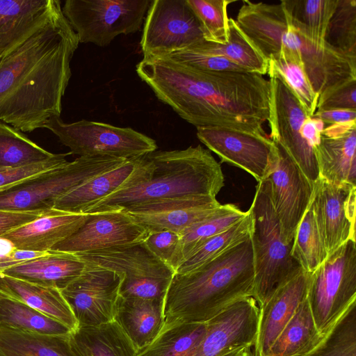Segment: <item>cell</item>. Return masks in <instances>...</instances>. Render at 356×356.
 Listing matches in <instances>:
<instances>
[{
    "label": "cell",
    "instance_id": "1",
    "mask_svg": "<svg viewBox=\"0 0 356 356\" xmlns=\"http://www.w3.org/2000/svg\"><path fill=\"white\" fill-rule=\"evenodd\" d=\"M79 44L60 4L44 26L0 60V121L31 132L60 117Z\"/></svg>",
    "mask_w": 356,
    "mask_h": 356
},
{
    "label": "cell",
    "instance_id": "2",
    "mask_svg": "<svg viewBox=\"0 0 356 356\" xmlns=\"http://www.w3.org/2000/svg\"><path fill=\"white\" fill-rule=\"evenodd\" d=\"M220 165L200 145L154 151L140 156L129 181L86 213L123 211L131 207L190 195L216 197L224 186Z\"/></svg>",
    "mask_w": 356,
    "mask_h": 356
},
{
    "label": "cell",
    "instance_id": "3",
    "mask_svg": "<svg viewBox=\"0 0 356 356\" xmlns=\"http://www.w3.org/2000/svg\"><path fill=\"white\" fill-rule=\"evenodd\" d=\"M250 235L197 268L174 274L164 299L163 327L206 323L235 301L252 296Z\"/></svg>",
    "mask_w": 356,
    "mask_h": 356
},
{
    "label": "cell",
    "instance_id": "4",
    "mask_svg": "<svg viewBox=\"0 0 356 356\" xmlns=\"http://www.w3.org/2000/svg\"><path fill=\"white\" fill-rule=\"evenodd\" d=\"M238 25L267 60L281 49L298 55L318 96L330 86L356 79V56L329 44L314 45L292 25L283 1L248 3L238 16Z\"/></svg>",
    "mask_w": 356,
    "mask_h": 356
},
{
    "label": "cell",
    "instance_id": "5",
    "mask_svg": "<svg viewBox=\"0 0 356 356\" xmlns=\"http://www.w3.org/2000/svg\"><path fill=\"white\" fill-rule=\"evenodd\" d=\"M250 211L254 266L252 297L262 307L275 291L302 270L291 255L270 197V182H258Z\"/></svg>",
    "mask_w": 356,
    "mask_h": 356
},
{
    "label": "cell",
    "instance_id": "6",
    "mask_svg": "<svg viewBox=\"0 0 356 356\" xmlns=\"http://www.w3.org/2000/svg\"><path fill=\"white\" fill-rule=\"evenodd\" d=\"M127 160L109 156H79L60 168L1 191L0 209L19 212L53 209L60 197Z\"/></svg>",
    "mask_w": 356,
    "mask_h": 356
},
{
    "label": "cell",
    "instance_id": "7",
    "mask_svg": "<svg viewBox=\"0 0 356 356\" xmlns=\"http://www.w3.org/2000/svg\"><path fill=\"white\" fill-rule=\"evenodd\" d=\"M306 298L323 334L356 300L355 241H347L309 273Z\"/></svg>",
    "mask_w": 356,
    "mask_h": 356
},
{
    "label": "cell",
    "instance_id": "8",
    "mask_svg": "<svg viewBox=\"0 0 356 356\" xmlns=\"http://www.w3.org/2000/svg\"><path fill=\"white\" fill-rule=\"evenodd\" d=\"M74 254L86 264L122 274V297L164 300L175 274L144 241Z\"/></svg>",
    "mask_w": 356,
    "mask_h": 356
},
{
    "label": "cell",
    "instance_id": "9",
    "mask_svg": "<svg viewBox=\"0 0 356 356\" xmlns=\"http://www.w3.org/2000/svg\"><path fill=\"white\" fill-rule=\"evenodd\" d=\"M79 156H109L130 159L156 151V141L130 127L81 120L64 122L53 117L44 125Z\"/></svg>",
    "mask_w": 356,
    "mask_h": 356
},
{
    "label": "cell",
    "instance_id": "10",
    "mask_svg": "<svg viewBox=\"0 0 356 356\" xmlns=\"http://www.w3.org/2000/svg\"><path fill=\"white\" fill-rule=\"evenodd\" d=\"M151 0H67L62 12L79 43L106 47L119 35L138 31Z\"/></svg>",
    "mask_w": 356,
    "mask_h": 356
},
{
    "label": "cell",
    "instance_id": "11",
    "mask_svg": "<svg viewBox=\"0 0 356 356\" xmlns=\"http://www.w3.org/2000/svg\"><path fill=\"white\" fill-rule=\"evenodd\" d=\"M269 77L270 138L287 153L308 179L314 183L320 176L315 148L302 133V124L309 116L279 76Z\"/></svg>",
    "mask_w": 356,
    "mask_h": 356
},
{
    "label": "cell",
    "instance_id": "12",
    "mask_svg": "<svg viewBox=\"0 0 356 356\" xmlns=\"http://www.w3.org/2000/svg\"><path fill=\"white\" fill-rule=\"evenodd\" d=\"M140 45L144 56H165L204 40L186 0H153L144 20Z\"/></svg>",
    "mask_w": 356,
    "mask_h": 356
},
{
    "label": "cell",
    "instance_id": "13",
    "mask_svg": "<svg viewBox=\"0 0 356 356\" xmlns=\"http://www.w3.org/2000/svg\"><path fill=\"white\" fill-rule=\"evenodd\" d=\"M122 280L121 273L86 264L81 274L60 290L78 326L114 321Z\"/></svg>",
    "mask_w": 356,
    "mask_h": 356
},
{
    "label": "cell",
    "instance_id": "14",
    "mask_svg": "<svg viewBox=\"0 0 356 356\" xmlns=\"http://www.w3.org/2000/svg\"><path fill=\"white\" fill-rule=\"evenodd\" d=\"M275 144L266 179L270 197L285 241L292 245L296 229L314 195L308 179L287 153Z\"/></svg>",
    "mask_w": 356,
    "mask_h": 356
},
{
    "label": "cell",
    "instance_id": "15",
    "mask_svg": "<svg viewBox=\"0 0 356 356\" xmlns=\"http://www.w3.org/2000/svg\"><path fill=\"white\" fill-rule=\"evenodd\" d=\"M197 137L221 162L240 168L258 182L266 179L275 144L266 135L220 127H197Z\"/></svg>",
    "mask_w": 356,
    "mask_h": 356
},
{
    "label": "cell",
    "instance_id": "16",
    "mask_svg": "<svg viewBox=\"0 0 356 356\" xmlns=\"http://www.w3.org/2000/svg\"><path fill=\"white\" fill-rule=\"evenodd\" d=\"M311 205L328 255L347 241H355L356 186L319 177Z\"/></svg>",
    "mask_w": 356,
    "mask_h": 356
},
{
    "label": "cell",
    "instance_id": "17",
    "mask_svg": "<svg viewBox=\"0 0 356 356\" xmlns=\"http://www.w3.org/2000/svg\"><path fill=\"white\" fill-rule=\"evenodd\" d=\"M259 307L252 296L239 299L206 322L204 337L188 356H222L254 346Z\"/></svg>",
    "mask_w": 356,
    "mask_h": 356
},
{
    "label": "cell",
    "instance_id": "18",
    "mask_svg": "<svg viewBox=\"0 0 356 356\" xmlns=\"http://www.w3.org/2000/svg\"><path fill=\"white\" fill-rule=\"evenodd\" d=\"M148 234L124 211L88 213L86 222L51 250L86 253L144 241Z\"/></svg>",
    "mask_w": 356,
    "mask_h": 356
},
{
    "label": "cell",
    "instance_id": "19",
    "mask_svg": "<svg viewBox=\"0 0 356 356\" xmlns=\"http://www.w3.org/2000/svg\"><path fill=\"white\" fill-rule=\"evenodd\" d=\"M220 205L215 197L190 195L145 202L123 211L149 233L169 230L180 234Z\"/></svg>",
    "mask_w": 356,
    "mask_h": 356
},
{
    "label": "cell",
    "instance_id": "20",
    "mask_svg": "<svg viewBox=\"0 0 356 356\" xmlns=\"http://www.w3.org/2000/svg\"><path fill=\"white\" fill-rule=\"evenodd\" d=\"M309 275L302 270L277 288L259 307L258 330L253 346L254 356H267L280 332L306 298Z\"/></svg>",
    "mask_w": 356,
    "mask_h": 356
},
{
    "label": "cell",
    "instance_id": "21",
    "mask_svg": "<svg viewBox=\"0 0 356 356\" xmlns=\"http://www.w3.org/2000/svg\"><path fill=\"white\" fill-rule=\"evenodd\" d=\"M58 0H0V60L44 26Z\"/></svg>",
    "mask_w": 356,
    "mask_h": 356
},
{
    "label": "cell",
    "instance_id": "22",
    "mask_svg": "<svg viewBox=\"0 0 356 356\" xmlns=\"http://www.w3.org/2000/svg\"><path fill=\"white\" fill-rule=\"evenodd\" d=\"M88 213L76 214L51 209L37 219L1 236L19 250L48 252L74 234Z\"/></svg>",
    "mask_w": 356,
    "mask_h": 356
},
{
    "label": "cell",
    "instance_id": "23",
    "mask_svg": "<svg viewBox=\"0 0 356 356\" xmlns=\"http://www.w3.org/2000/svg\"><path fill=\"white\" fill-rule=\"evenodd\" d=\"M114 320L138 353L152 343L164 326V300L120 296Z\"/></svg>",
    "mask_w": 356,
    "mask_h": 356
},
{
    "label": "cell",
    "instance_id": "24",
    "mask_svg": "<svg viewBox=\"0 0 356 356\" xmlns=\"http://www.w3.org/2000/svg\"><path fill=\"white\" fill-rule=\"evenodd\" d=\"M86 264L76 254L49 251L3 271L5 275L62 290L83 272Z\"/></svg>",
    "mask_w": 356,
    "mask_h": 356
},
{
    "label": "cell",
    "instance_id": "25",
    "mask_svg": "<svg viewBox=\"0 0 356 356\" xmlns=\"http://www.w3.org/2000/svg\"><path fill=\"white\" fill-rule=\"evenodd\" d=\"M140 157L127 159L120 165L87 180L60 197L53 209L71 213H86L91 207L129 181L139 163Z\"/></svg>",
    "mask_w": 356,
    "mask_h": 356
},
{
    "label": "cell",
    "instance_id": "26",
    "mask_svg": "<svg viewBox=\"0 0 356 356\" xmlns=\"http://www.w3.org/2000/svg\"><path fill=\"white\" fill-rule=\"evenodd\" d=\"M0 292L43 314L60 321L71 330L77 321L60 290L44 286L0 273Z\"/></svg>",
    "mask_w": 356,
    "mask_h": 356
},
{
    "label": "cell",
    "instance_id": "27",
    "mask_svg": "<svg viewBox=\"0 0 356 356\" xmlns=\"http://www.w3.org/2000/svg\"><path fill=\"white\" fill-rule=\"evenodd\" d=\"M315 154L319 177L356 186V127L337 136L321 134Z\"/></svg>",
    "mask_w": 356,
    "mask_h": 356
},
{
    "label": "cell",
    "instance_id": "28",
    "mask_svg": "<svg viewBox=\"0 0 356 356\" xmlns=\"http://www.w3.org/2000/svg\"><path fill=\"white\" fill-rule=\"evenodd\" d=\"M75 356H136L131 340L114 320L96 326H78L70 334Z\"/></svg>",
    "mask_w": 356,
    "mask_h": 356
},
{
    "label": "cell",
    "instance_id": "29",
    "mask_svg": "<svg viewBox=\"0 0 356 356\" xmlns=\"http://www.w3.org/2000/svg\"><path fill=\"white\" fill-rule=\"evenodd\" d=\"M0 356H75L69 335H49L0 325Z\"/></svg>",
    "mask_w": 356,
    "mask_h": 356
},
{
    "label": "cell",
    "instance_id": "30",
    "mask_svg": "<svg viewBox=\"0 0 356 356\" xmlns=\"http://www.w3.org/2000/svg\"><path fill=\"white\" fill-rule=\"evenodd\" d=\"M307 298L270 346L267 356H302L321 339Z\"/></svg>",
    "mask_w": 356,
    "mask_h": 356
},
{
    "label": "cell",
    "instance_id": "31",
    "mask_svg": "<svg viewBox=\"0 0 356 356\" xmlns=\"http://www.w3.org/2000/svg\"><path fill=\"white\" fill-rule=\"evenodd\" d=\"M247 213L233 204H221L211 216L183 231L174 261L175 273L204 242L240 221Z\"/></svg>",
    "mask_w": 356,
    "mask_h": 356
},
{
    "label": "cell",
    "instance_id": "32",
    "mask_svg": "<svg viewBox=\"0 0 356 356\" xmlns=\"http://www.w3.org/2000/svg\"><path fill=\"white\" fill-rule=\"evenodd\" d=\"M229 38L226 44L204 40L188 48L225 58L250 72L263 76L267 74L268 60L239 29L235 19L229 18Z\"/></svg>",
    "mask_w": 356,
    "mask_h": 356
},
{
    "label": "cell",
    "instance_id": "33",
    "mask_svg": "<svg viewBox=\"0 0 356 356\" xmlns=\"http://www.w3.org/2000/svg\"><path fill=\"white\" fill-rule=\"evenodd\" d=\"M292 25L314 45L324 47L338 0H284Z\"/></svg>",
    "mask_w": 356,
    "mask_h": 356
},
{
    "label": "cell",
    "instance_id": "34",
    "mask_svg": "<svg viewBox=\"0 0 356 356\" xmlns=\"http://www.w3.org/2000/svg\"><path fill=\"white\" fill-rule=\"evenodd\" d=\"M268 63V76H279L311 118L316 111L318 95L313 89L298 56L281 49Z\"/></svg>",
    "mask_w": 356,
    "mask_h": 356
},
{
    "label": "cell",
    "instance_id": "35",
    "mask_svg": "<svg viewBox=\"0 0 356 356\" xmlns=\"http://www.w3.org/2000/svg\"><path fill=\"white\" fill-rule=\"evenodd\" d=\"M207 331L206 323H182L163 327L157 337L136 356H188Z\"/></svg>",
    "mask_w": 356,
    "mask_h": 356
},
{
    "label": "cell",
    "instance_id": "36",
    "mask_svg": "<svg viewBox=\"0 0 356 356\" xmlns=\"http://www.w3.org/2000/svg\"><path fill=\"white\" fill-rule=\"evenodd\" d=\"M0 325L49 335H69L72 331L60 321L5 296L0 298Z\"/></svg>",
    "mask_w": 356,
    "mask_h": 356
},
{
    "label": "cell",
    "instance_id": "37",
    "mask_svg": "<svg viewBox=\"0 0 356 356\" xmlns=\"http://www.w3.org/2000/svg\"><path fill=\"white\" fill-rule=\"evenodd\" d=\"M302 356H356V300Z\"/></svg>",
    "mask_w": 356,
    "mask_h": 356
},
{
    "label": "cell",
    "instance_id": "38",
    "mask_svg": "<svg viewBox=\"0 0 356 356\" xmlns=\"http://www.w3.org/2000/svg\"><path fill=\"white\" fill-rule=\"evenodd\" d=\"M291 255L307 273L314 271L328 256L311 203L296 229Z\"/></svg>",
    "mask_w": 356,
    "mask_h": 356
},
{
    "label": "cell",
    "instance_id": "39",
    "mask_svg": "<svg viewBox=\"0 0 356 356\" xmlns=\"http://www.w3.org/2000/svg\"><path fill=\"white\" fill-rule=\"evenodd\" d=\"M247 211V215L240 221L204 242L175 273H189L248 237L252 229V217L250 209Z\"/></svg>",
    "mask_w": 356,
    "mask_h": 356
},
{
    "label": "cell",
    "instance_id": "40",
    "mask_svg": "<svg viewBox=\"0 0 356 356\" xmlns=\"http://www.w3.org/2000/svg\"><path fill=\"white\" fill-rule=\"evenodd\" d=\"M54 154L33 143L19 130L0 121V165H30L47 160Z\"/></svg>",
    "mask_w": 356,
    "mask_h": 356
},
{
    "label": "cell",
    "instance_id": "41",
    "mask_svg": "<svg viewBox=\"0 0 356 356\" xmlns=\"http://www.w3.org/2000/svg\"><path fill=\"white\" fill-rule=\"evenodd\" d=\"M197 17L206 41L224 44L228 42L229 18L227 7L232 0H186Z\"/></svg>",
    "mask_w": 356,
    "mask_h": 356
},
{
    "label": "cell",
    "instance_id": "42",
    "mask_svg": "<svg viewBox=\"0 0 356 356\" xmlns=\"http://www.w3.org/2000/svg\"><path fill=\"white\" fill-rule=\"evenodd\" d=\"M325 42L356 55V0H338L327 27Z\"/></svg>",
    "mask_w": 356,
    "mask_h": 356
},
{
    "label": "cell",
    "instance_id": "43",
    "mask_svg": "<svg viewBox=\"0 0 356 356\" xmlns=\"http://www.w3.org/2000/svg\"><path fill=\"white\" fill-rule=\"evenodd\" d=\"M70 154H55L43 161L23 166L0 165V191L65 165L68 163L66 156Z\"/></svg>",
    "mask_w": 356,
    "mask_h": 356
},
{
    "label": "cell",
    "instance_id": "44",
    "mask_svg": "<svg viewBox=\"0 0 356 356\" xmlns=\"http://www.w3.org/2000/svg\"><path fill=\"white\" fill-rule=\"evenodd\" d=\"M166 56L184 65L206 72H248L225 58L199 51L192 48L184 49Z\"/></svg>",
    "mask_w": 356,
    "mask_h": 356
},
{
    "label": "cell",
    "instance_id": "45",
    "mask_svg": "<svg viewBox=\"0 0 356 356\" xmlns=\"http://www.w3.org/2000/svg\"><path fill=\"white\" fill-rule=\"evenodd\" d=\"M334 109L356 111V79L330 86L319 95L316 111Z\"/></svg>",
    "mask_w": 356,
    "mask_h": 356
},
{
    "label": "cell",
    "instance_id": "46",
    "mask_svg": "<svg viewBox=\"0 0 356 356\" xmlns=\"http://www.w3.org/2000/svg\"><path fill=\"white\" fill-rule=\"evenodd\" d=\"M179 239V234L162 230L149 233L144 243L157 258L173 270Z\"/></svg>",
    "mask_w": 356,
    "mask_h": 356
},
{
    "label": "cell",
    "instance_id": "47",
    "mask_svg": "<svg viewBox=\"0 0 356 356\" xmlns=\"http://www.w3.org/2000/svg\"><path fill=\"white\" fill-rule=\"evenodd\" d=\"M49 211L19 212L0 209V236L37 219Z\"/></svg>",
    "mask_w": 356,
    "mask_h": 356
},
{
    "label": "cell",
    "instance_id": "48",
    "mask_svg": "<svg viewBox=\"0 0 356 356\" xmlns=\"http://www.w3.org/2000/svg\"><path fill=\"white\" fill-rule=\"evenodd\" d=\"M311 118L321 120L325 127L331 124L356 122V111L334 109L316 111Z\"/></svg>",
    "mask_w": 356,
    "mask_h": 356
},
{
    "label": "cell",
    "instance_id": "49",
    "mask_svg": "<svg viewBox=\"0 0 356 356\" xmlns=\"http://www.w3.org/2000/svg\"><path fill=\"white\" fill-rule=\"evenodd\" d=\"M48 252H35L16 248V250L9 255L0 257V273L26 261L44 255Z\"/></svg>",
    "mask_w": 356,
    "mask_h": 356
},
{
    "label": "cell",
    "instance_id": "50",
    "mask_svg": "<svg viewBox=\"0 0 356 356\" xmlns=\"http://www.w3.org/2000/svg\"><path fill=\"white\" fill-rule=\"evenodd\" d=\"M16 250L13 242L0 236V257L8 256Z\"/></svg>",
    "mask_w": 356,
    "mask_h": 356
},
{
    "label": "cell",
    "instance_id": "51",
    "mask_svg": "<svg viewBox=\"0 0 356 356\" xmlns=\"http://www.w3.org/2000/svg\"><path fill=\"white\" fill-rule=\"evenodd\" d=\"M244 348H238L223 355L222 356H241L242 351Z\"/></svg>",
    "mask_w": 356,
    "mask_h": 356
},
{
    "label": "cell",
    "instance_id": "52",
    "mask_svg": "<svg viewBox=\"0 0 356 356\" xmlns=\"http://www.w3.org/2000/svg\"><path fill=\"white\" fill-rule=\"evenodd\" d=\"M251 348H245L241 353V356H254V353L250 350Z\"/></svg>",
    "mask_w": 356,
    "mask_h": 356
},
{
    "label": "cell",
    "instance_id": "53",
    "mask_svg": "<svg viewBox=\"0 0 356 356\" xmlns=\"http://www.w3.org/2000/svg\"><path fill=\"white\" fill-rule=\"evenodd\" d=\"M2 296H3V295H2V293L0 292V298H1Z\"/></svg>",
    "mask_w": 356,
    "mask_h": 356
}]
</instances>
